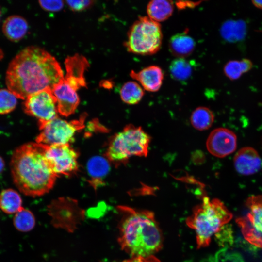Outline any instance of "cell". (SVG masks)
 <instances>
[{
    "label": "cell",
    "instance_id": "cell-27",
    "mask_svg": "<svg viewBox=\"0 0 262 262\" xmlns=\"http://www.w3.org/2000/svg\"><path fill=\"white\" fill-rule=\"evenodd\" d=\"M209 262H245L242 256L238 253L224 248L217 251L211 257Z\"/></svg>",
    "mask_w": 262,
    "mask_h": 262
},
{
    "label": "cell",
    "instance_id": "cell-19",
    "mask_svg": "<svg viewBox=\"0 0 262 262\" xmlns=\"http://www.w3.org/2000/svg\"><path fill=\"white\" fill-rule=\"evenodd\" d=\"M22 204V198L16 190L8 188L0 192V209L5 213L15 214L23 207Z\"/></svg>",
    "mask_w": 262,
    "mask_h": 262
},
{
    "label": "cell",
    "instance_id": "cell-33",
    "mask_svg": "<svg viewBox=\"0 0 262 262\" xmlns=\"http://www.w3.org/2000/svg\"><path fill=\"white\" fill-rule=\"evenodd\" d=\"M4 56V53L2 49L0 48V60H2Z\"/></svg>",
    "mask_w": 262,
    "mask_h": 262
},
{
    "label": "cell",
    "instance_id": "cell-18",
    "mask_svg": "<svg viewBox=\"0 0 262 262\" xmlns=\"http://www.w3.org/2000/svg\"><path fill=\"white\" fill-rule=\"evenodd\" d=\"M173 10V3L170 0H153L147 6L148 17L159 23L170 17Z\"/></svg>",
    "mask_w": 262,
    "mask_h": 262
},
{
    "label": "cell",
    "instance_id": "cell-17",
    "mask_svg": "<svg viewBox=\"0 0 262 262\" xmlns=\"http://www.w3.org/2000/svg\"><path fill=\"white\" fill-rule=\"evenodd\" d=\"M28 24L23 17L13 15L7 17L2 25V32L6 37L11 41L17 42L26 34Z\"/></svg>",
    "mask_w": 262,
    "mask_h": 262
},
{
    "label": "cell",
    "instance_id": "cell-9",
    "mask_svg": "<svg viewBox=\"0 0 262 262\" xmlns=\"http://www.w3.org/2000/svg\"><path fill=\"white\" fill-rule=\"evenodd\" d=\"M25 112L38 119V124L58 117L57 100L52 89L47 88L28 97L23 103Z\"/></svg>",
    "mask_w": 262,
    "mask_h": 262
},
{
    "label": "cell",
    "instance_id": "cell-22",
    "mask_svg": "<svg viewBox=\"0 0 262 262\" xmlns=\"http://www.w3.org/2000/svg\"><path fill=\"white\" fill-rule=\"evenodd\" d=\"M169 69L173 79L182 82L188 80L191 77L193 66L192 63L184 58H177L171 62Z\"/></svg>",
    "mask_w": 262,
    "mask_h": 262
},
{
    "label": "cell",
    "instance_id": "cell-30",
    "mask_svg": "<svg viewBox=\"0 0 262 262\" xmlns=\"http://www.w3.org/2000/svg\"><path fill=\"white\" fill-rule=\"evenodd\" d=\"M121 262H161L158 259L153 255L147 257H133L131 259H127Z\"/></svg>",
    "mask_w": 262,
    "mask_h": 262
},
{
    "label": "cell",
    "instance_id": "cell-10",
    "mask_svg": "<svg viewBox=\"0 0 262 262\" xmlns=\"http://www.w3.org/2000/svg\"><path fill=\"white\" fill-rule=\"evenodd\" d=\"M66 74L58 86L68 92L77 93L82 87H86L84 73L89 66L85 57L80 54L68 56L65 61Z\"/></svg>",
    "mask_w": 262,
    "mask_h": 262
},
{
    "label": "cell",
    "instance_id": "cell-26",
    "mask_svg": "<svg viewBox=\"0 0 262 262\" xmlns=\"http://www.w3.org/2000/svg\"><path fill=\"white\" fill-rule=\"evenodd\" d=\"M17 97L9 90L0 89V115L7 114L16 107Z\"/></svg>",
    "mask_w": 262,
    "mask_h": 262
},
{
    "label": "cell",
    "instance_id": "cell-4",
    "mask_svg": "<svg viewBox=\"0 0 262 262\" xmlns=\"http://www.w3.org/2000/svg\"><path fill=\"white\" fill-rule=\"evenodd\" d=\"M232 214L220 200L207 196L193 209L186 220L187 225L196 233L197 248L207 246L211 237L232 218Z\"/></svg>",
    "mask_w": 262,
    "mask_h": 262
},
{
    "label": "cell",
    "instance_id": "cell-15",
    "mask_svg": "<svg viewBox=\"0 0 262 262\" xmlns=\"http://www.w3.org/2000/svg\"><path fill=\"white\" fill-rule=\"evenodd\" d=\"M110 162L106 157L96 156L91 158L87 164V170L90 177L89 183L96 189L103 185V179L108 173Z\"/></svg>",
    "mask_w": 262,
    "mask_h": 262
},
{
    "label": "cell",
    "instance_id": "cell-6",
    "mask_svg": "<svg viewBox=\"0 0 262 262\" xmlns=\"http://www.w3.org/2000/svg\"><path fill=\"white\" fill-rule=\"evenodd\" d=\"M162 40L160 24L148 16H140L130 28L124 46L131 53L150 55L160 49Z\"/></svg>",
    "mask_w": 262,
    "mask_h": 262
},
{
    "label": "cell",
    "instance_id": "cell-24",
    "mask_svg": "<svg viewBox=\"0 0 262 262\" xmlns=\"http://www.w3.org/2000/svg\"><path fill=\"white\" fill-rule=\"evenodd\" d=\"M220 32L222 37L228 41H237L245 34L246 25L240 21H228L221 27Z\"/></svg>",
    "mask_w": 262,
    "mask_h": 262
},
{
    "label": "cell",
    "instance_id": "cell-29",
    "mask_svg": "<svg viewBox=\"0 0 262 262\" xmlns=\"http://www.w3.org/2000/svg\"><path fill=\"white\" fill-rule=\"evenodd\" d=\"M68 6L74 11H81L90 7L93 3V0H67Z\"/></svg>",
    "mask_w": 262,
    "mask_h": 262
},
{
    "label": "cell",
    "instance_id": "cell-23",
    "mask_svg": "<svg viewBox=\"0 0 262 262\" xmlns=\"http://www.w3.org/2000/svg\"><path fill=\"white\" fill-rule=\"evenodd\" d=\"M144 95V89L135 81H128L125 82L120 90L122 100L129 105L138 104Z\"/></svg>",
    "mask_w": 262,
    "mask_h": 262
},
{
    "label": "cell",
    "instance_id": "cell-28",
    "mask_svg": "<svg viewBox=\"0 0 262 262\" xmlns=\"http://www.w3.org/2000/svg\"><path fill=\"white\" fill-rule=\"evenodd\" d=\"M39 3L44 10L50 12H57L64 7V1L60 0H39Z\"/></svg>",
    "mask_w": 262,
    "mask_h": 262
},
{
    "label": "cell",
    "instance_id": "cell-5",
    "mask_svg": "<svg viewBox=\"0 0 262 262\" xmlns=\"http://www.w3.org/2000/svg\"><path fill=\"white\" fill-rule=\"evenodd\" d=\"M150 141V136L141 127L128 125L110 141L105 157L119 165L132 156L146 157Z\"/></svg>",
    "mask_w": 262,
    "mask_h": 262
},
{
    "label": "cell",
    "instance_id": "cell-7",
    "mask_svg": "<svg viewBox=\"0 0 262 262\" xmlns=\"http://www.w3.org/2000/svg\"><path fill=\"white\" fill-rule=\"evenodd\" d=\"M86 115L79 119L67 121L58 117L49 122L38 124L40 132L36 143L47 146L69 144L76 132L84 127Z\"/></svg>",
    "mask_w": 262,
    "mask_h": 262
},
{
    "label": "cell",
    "instance_id": "cell-3",
    "mask_svg": "<svg viewBox=\"0 0 262 262\" xmlns=\"http://www.w3.org/2000/svg\"><path fill=\"white\" fill-rule=\"evenodd\" d=\"M122 216L118 224V243L133 257L153 255L163 246V235L154 214L148 210L118 206Z\"/></svg>",
    "mask_w": 262,
    "mask_h": 262
},
{
    "label": "cell",
    "instance_id": "cell-32",
    "mask_svg": "<svg viewBox=\"0 0 262 262\" xmlns=\"http://www.w3.org/2000/svg\"><path fill=\"white\" fill-rule=\"evenodd\" d=\"M5 167V162L3 159L0 156V174L2 172Z\"/></svg>",
    "mask_w": 262,
    "mask_h": 262
},
{
    "label": "cell",
    "instance_id": "cell-21",
    "mask_svg": "<svg viewBox=\"0 0 262 262\" xmlns=\"http://www.w3.org/2000/svg\"><path fill=\"white\" fill-rule=\"evenodd\" d=\"M214 120L213 112L206 107H199L192 112L190 121L194 128L199 131H204L209 129Z\"/></svg>",
    "mask_w": 262,
    "mask_h": 262
},
{
    "label": "cell",
    "instance_id": "cell-2",
    "mask_svg": "<svg viewBox=\"0 0 262 262\" xmlns=\"http://www.w3.org/2000/svg\"><path fill=\"white\" fill-rule=\"evenodd\" d=\"M10 169L16 187L23 194L33 197L48 193L57 177L46 160L44 145L37 143L17 147L11 157Z\"/></svg>",
    "mask_w": 262,
    "mask_h": 262
},
{
    "label": "cell",
    "instance_id": "cell-16",
    "mask_svg": "<svg viewBox=\"0 0 262 262\" xmlns=\"http://www.w3.org/2000/svg\"><path fill=\"white\" fill-rule=\"evenodd\" d=\"M196 46L194 39L184 31L172 36L169 41V49L172 55L184 58L193 52Z\"/></svg>",
    "mask_w": 262,
    "mask_h": 262
},
{
    "label": "cell",
    "instance_id": "cell-13",
    "mask_svg": "<svg viewBox=\"0 0 262 262\" xmlns=\"http://www.w3.org/2000/svg\"><path fill=\"white\" fill-rule=\"evenodd\" d=\"M233 163L235 169L239 174L248 176L255 174L260 170L262 162L256 149L246 147L236 152Z\"/></svg>",
    "mask_w": 262,
    "mask_h": 262
},
{
    "label": "cell",
    "instance_id": "cell-25",
    "mask_svg": "<svg viewBox=\"0 0 262 262\" xmlns=\"http://www.w3.org/2000/svg\"><path fill=\"white\" fill-rule=\"evenodd\" d=\"M13 221L15 228L22 232L31 231L35 225V219L33 213L23 207L15 214Z\"/></svg>",
    "mask_w": 262,
    "mask_h": 262
},
{
    "label": "cell",
    "instance_id": "cell-20",
    "mask_svg": "<svg viewBox=\"0 0 262 262\" xmlns=\"http://www.w3.org/2000/svg\"><path fill=\"white\" fill-rule=\"evenodd\" d=\"M252 61L247 58L241 60H231L224 65L223 72L229 80L234 81L239 79L244 74L249 71L253 67Z\"/></svg>",
    "mask_w": 262,
    "mask_h": 262
},
{
    "label": "cell",
    "instance_id": "cell-1",
    "mask_svg": "<svg viewBox=\"0 0 262 262\" xmlns=\"http://www.w3.org/2000/svg\"><path fill=\"white\" fill-rule=\"evenodd\" d=\"M61 67L44 49L28 47L10 62L6 73L7 87L16 97L25 99L47 88L51 89L64 79Z\"/></svg>",
    "mask_w": 262,
    "mask_h": 262
},
{
    "label": "cell",
    "instance_id": "cell-12",
    "mask_svg": "<svg viewBox=\"0 0 262 262\" xmlns=\"http://www.w3.org/2000/svg\"><path fill=\"white\" fill-rule=\"evenodd\" d=\"M237 144V136L233 131L225 128H218L209 134L206 147L213 155L224 158L235 151Z\"/></svg>",
    "mask_w": 262,
    "mask_h": 262
},
{
    "label": "cell",
    "instance_id": "cell-31",
    "mask_svg": "<svg viewBox=\"0 0 262 262\" xmlns=\"http://www.w3.org/2000/svg\"><path fill=\"white\" fill-rule=\"evenodd\" d=\"M252 4L257 8L262 10V0H252Z\"/></svg>",
    "mask_w": 262,
    "mask_h": 262
},
{
    "label": "cell",
    "instance_id": "cell-11",
    "mask_svg": "<svg viewBox=\"0 0 262 262\" xmlns=\"http://www.w3.org/2000/svg\"><path fill=\"white\" fill-rule=\"evenodd\" d=\"M246 205L249 209L246 217L238 218L237 222L245 236L262 238V195L250 196Z\"/></svg>",
    "mask_w": 262,
    "mask_h": 262
},
{
    "label": "cell",
    "instance_id": "cell-14",
    "mask_svg": "<svg viewBox=\"0 0 262 262\" xmlns=\"http://www.w3.org/2000/svg\"><path fill=\"white\" fill-rule=\"evenodd\" d=\"M130 75L144 90L152 92L160 89L164 79L162 69L155 65L146 67L138 72L131 70Z\"/></svg>",
    "mask_w": 262,
    "mask_h": 262
},
{
    "label": "cell",
    "instance_id": "cell-8",
    "mask_svg": "<svg viewBox=\"0 0 262 262\" xmlns=\"http://www.w3.org/2000/svg\"><path fill=\"white\" fill-rule=\"evenodd\" d=\"M43 145L46 160L56 176L76 173L78 170V153L69 144Z\"/></svg>",
    "mask_w": 262,
    "mask_h": 262
},
{
    "label": "cell",
    "instance_id": "cell-34",
    "mask_svg": "<svg viewBox=\"0 0 262 262\" xmlns=\"http://www.w3.org/2000/svg\"><path fill=\"white\" fill-rule=\"evenodd\" d=\"M0 16H1V11L0 10Z\"/></svg>",
    "mask_w": 262,
    "mask_h": 262
}]
</instances>
